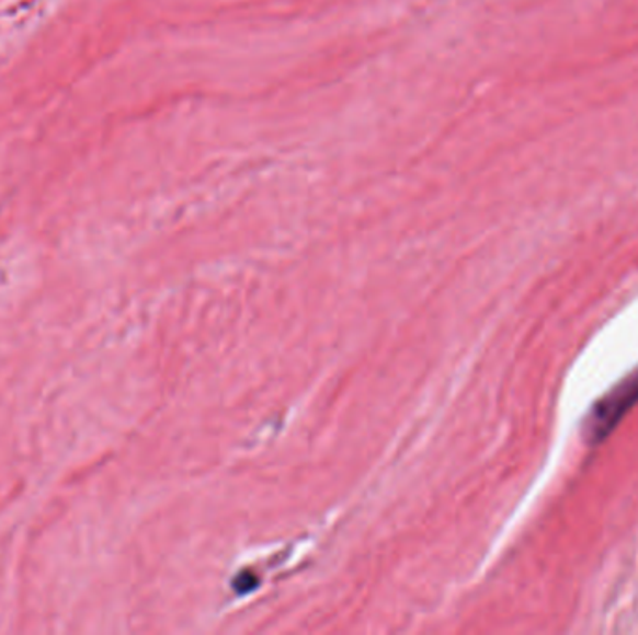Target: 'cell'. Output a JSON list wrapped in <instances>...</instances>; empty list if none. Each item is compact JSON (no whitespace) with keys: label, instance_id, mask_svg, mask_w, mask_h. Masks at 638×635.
Instances as JSON below:
<instances>
[{"label":"cell","instance_id":"1","mask_svg":"<svg viewBox=\"0 0 638 635\" xmlns=\"http://www.w3.org/2000/svg\"><path fill=\"white\" fill-rule=\"evenodd\" d=\"M638 401V371L622 384L614 388L613 392L601 399L600 403L590 412L586 432L590 438L600 442L607 437L608 432L618 424L619 417L626 414L627 408H631Z\"/></svg>","mask_w":638,"mask_h":635}]
</instances>
